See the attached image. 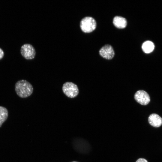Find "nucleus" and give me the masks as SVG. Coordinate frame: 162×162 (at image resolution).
I'll return each mask as SVG.
<instances>
[{
  "label": "nucleus",
  "mask_w": 162,
  "mask_h": 162,
  "mask_svg": "<svg viewBox=\"0 0 162 162\" xmlns=\"http://www.w3.org/2000/svg\"><path fill=\"white\" fill-rule=\"evenodd\" d=\"M15 90L17 94L21 98H26L33 93V88L31 84L25 80L17 81L15 85Z\"/></svg>",
  "instance_id": "obj_1"
},
{
  "label": "nucleus",
  "mask_w": 162,
  "mask_h": 162,
  "mask_svg": "<svg viewBox=\"0 0 162 162\" xmlns=\"http://www.w3.org/2000/svg\"><path fill=\"white\" fill-rule=\"evenodd\" d=\"M96 23L92 17L86 16L83 18L80 23V27L84 32L88 33L92 32L96 28Z\"/></svg>",
  "instance_id": "obj_2"
},
{
  "label": "nucleus",
  "mask_w": 162,
  "mask_h": 162,
  "mask_svg": "<svg viewBox=\"0 0 162 162\" xmlns=\"http://www.w3.org/2000/svg\"><path fill=\"white\" fill-rule=\"evenodd\" d=\"M62 90L65 95L70 98L76 97L79 93L77 85L71 82H68L64 83L62 87Z\"/></svg>",
  "instance_id": "obj_3"
},
{
  "label": "nucleus",
  "mask_w": 162,
  "mask_h": 162,
  "mask_svg": "<svg viewBox=\"0 0 162 162\" xmlns=\"http://www.w3.org/2000/svg\"><path fill=\"white\" fill-rule=\"evenodd\" d=\"M20 53L22 56L26 59L31 60L34 58L36 51L33 46L28 44H24L21 47Z\"/></svg>",
  "instance_id": "obj_4"
},
{
  "label": "nucleus",
  "mask_w": 162,
  "mask_h": 162,
  "mask_svg": "<svg viewBox=\"0 0 162 162\" xmlns=\"http://www.w3.org/2000/svg\"><path fill=\"white\" fill-rule=\"evenodd\" d=\"M134 98L138 103L143 105H147L150 101V98L148 94L143 90L137 91L134 94Z\"/></svg>",
  "instance_id": "obj_5"
},
{
  "label": "nucleus",
  "mask_w": 162,
  "mask_h": 162,
  "mask_svg": "<svg viewBox=\"0 0 162 162\" xmlns=\"http://www.w3.org/2000/svg\"><path fill=\"white\" fill-rule=\"evenodd\" d=\"M100 56L107 59H111L114 56L115 53L112 47L109 45H106L100 50Z\"/></svg>",
  "instance_id": "obj_6"
},
{
  "label": "nucleus",
  "mask_w": 162,
  "mask_h": 162,
  "mask_svg": "<svg viewBox=\"0 0 162 162\" xmlns=\"http://www.w3.org/2000/svg\"><path fill=\"white\" fill-rule=\"evenodd\" d=\"M148 121L150 125L154 127H159L162 124V118L155 113L150 115L148 118Z\"/></svg>",
  "instance_id": "obj_7"
},
{
  "label": "nucleus",
  "mask_w": 162,
  "mask_h": 162,
  "mask_svg": "<svg viewBox=\"0 0 162 162\" xmlns=\"http://www.w3.org/2000/svg\"><path fill=\"white\" fill-rule=\"evenodd\" d=\"M113 23L114 26L119 28H125L127 24V21L126 19L122 17L116 16L113 20Z\"/></svg>",
  "instance_id": "obj_8"
},
{
  "label": "nucleus",
  "mask_w": 162,
  "mask_h": 162,
  "mask_svg": "<svg viewBox=\"0 0 162 162\" xmlns=\"http://www.w3.org/2000/svg\"><path fill=\"white\" fill-rule=\"evenodd\" d=\"M154 47L153 43L150 41L145 42L142 44V46L143 51L146 53L152 52L154 50Z\"/></svg>",
  "instance_id": "obj_9"
},
{
  "label": "nucleus",
  "mask_w": 162,
  "mask_h": 162,
  "mask_svg": "<svg viewBox=\"0 0 162 162\" xmlns=\"http://www.w3.org/2000/svg\"><path fill=\"white\" fill-rule=\"evenodd\" d=\"M8 116V112L6 108L3 106H0V128L7 120Z\"/></svg>",
  "instance_id": "obj_10"
},
{
  "label": "nucleus",
  "mask_w": 162,
  "mask_h": 162,
  "mask_svg": "<svg viewBox=\"0 0 162 162\" xmlns=\"http://www.w3.org/2000/svg\"><path fill=\"white\" fill-rule=\"evenodd\" d=\"M136 162H148L145 159L140 158L138 159Z\"/></svg>",
  "instance_id": "obj_11"
},
{
  "label": "nucleus",
  "mask_w": 162,
  "mask_h": 162,
  "mask_svg": "<svg viewBox=\"0 0 162 162\" xmlns=\"http://www.w3.org/2000/svg\"><path fill=\"white\" fill-rule=\"evenodd\" d=\"M4 56V52L3 50L0 48V60L2 59Z\"/></svg>",
  "instance_id": "obj_12"
},
{
  "label": "nucleus",
  "mask_w": 162,
  "mask_h": 162,
  "mask_svg": "<svg viewBox=\"0 0 162 162\" xmlns=\"http://www.w3.org/2000/svg\"><path fill=\"white\" fill-rule=\"evenodd\" d=\"M78 162L76 161H72V162Z\"/></svg>",
  "instance_id": "obj_13"
}]
</instances>
